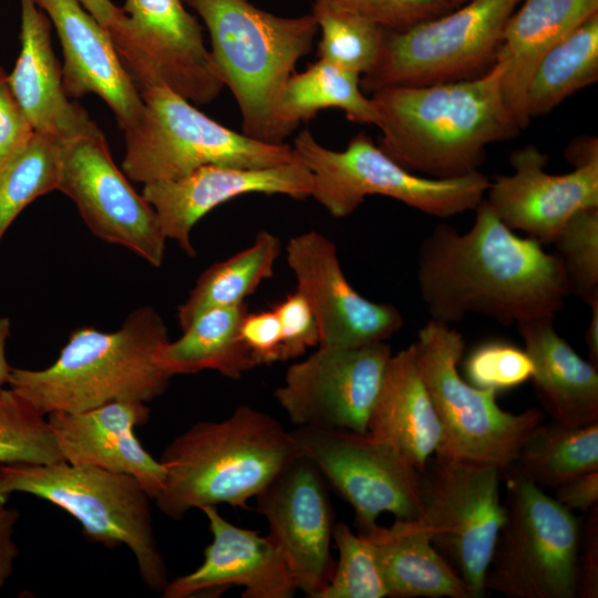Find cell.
Wrapping results in <instances>:
<instances>
[{
    "label": "cell",
    "instance_id": "obj_47",
    "mask_svg": "<svg viewBox=\"0 0 598 598\" xmlns=\"http://www.w3.org/2000/svg\"><path fill=\"white\" fill-rule=\"evenodd\" d=\"M79 1L106 30L118 24L125 16L123 9L116 7L111 0Z\"/></svg>",
    "mask_w": 598,
    "mask_h": 598
},
{
    "label": "cell",
    "instance_id": "obj_2",
    "mask_svg": "<svg viewBox=\"0 0 598 598\" xmlns=\"http://www.w3.org/2000/svg\"><path fill=\"white\" fill-rule=\"evenodd\" d=\"M506 58L483 74L450 83L394 86L371 94L378 146L412 173L454 178L478 171L486 146L520 128L503 93Z\"/></svg>",
    "mask_w": 598,
    "mask_h": 598
},
{
    "label": "cell",
    "instance_id": "obj_14",
    "mask_svg": "<svg viewBox=\"0 0 598 598\" xmlns=\"http://www.w3.org/2000/svg\"><path fill=\"white\" fill-rule=\"evenodd\" d=\"M183 0H126L124 18L107 30L140 89L163 84L189 102L207 104L224 87L198 20Z\"/></svg>",
    "mask_w": 598,
    "mask_h": 598
},
{
    "label": "cell",
    "instance_id": "obj_18",
    "mask_svg": "<svg viewBox=\"0 0 598 598\" xmlns=\"http://www.w3.org/2000/svg\"><path fill=\"white\" fill-rule=\"evenodd\" d=\"M286 257L297 289L308 300L319 329V346L359 347L391 338L403 324L392 305L361 296L348 281L334 244L310 230L292 237Z\"/></svg>",
    "mask_w": 598,
    "mask_h": 598
},
{
    "label": "cell",
    "instance_id": "obj_48",
    "mask_svg": "<svg viewBox=\"0 0 598 598\" xmlns=\"http://www.w3.org/2000/svg\"><path fill=\"white\" fill-rule=\"evenodd\" d=\"M566 159L574 167L582 166L598 161V140L596 137H581L575 140L566 150Z\"/></svg>",
    "mask_w": 598,
    "mask_h": 598
},
{
    "label": "cell",
    "instance_id": "obj_42",
    "mask_svg": "<svg viewBox=\"0 0 598 598\" xmlns=\"http://www.w3.org/2000/svg\"><path fill=\"white\" fill-rule=\"evenodd\" d=\"M240 338L256 365L281 361V328L272 309L248 311L240 326Z\"/></svg>",
    "mask_w": 598,
    "mask_h": 598
},
{
    "label": "cell",
    "instance_id": "obj_10",
    "mask_svg": "<svg viewBox=\"0 0 598 598\" xmlns=\"http://www.w3.org/2000/svg\"><path fill=\"white\" fill-rule=\"evenodd\" d=\"M413 344L423 382L444 433L441 456L489 464L503 472L512 466L528 433L542 422L539 410H503L497 392L478 389L458 372L465 351L461 332L430 319Z\"/></svg>",
    "mask_w": 598,
    "mask_h": 598
},
{
    "label": "cell",
    "instance_id": "obj_50",
    "mask_svg": "<svg viewBox=\"0 0 598 598\" xmlns=\"http://www.w3.org/2000/svg\"><path fill=\"white\" fill-rule=\"evenodd\" d=\"M9 336L10 319L8 317H0V393L3 391L4 384H8L12 371V367H10L6 354Z\"/></svg>",
    "mask_w": 598,
    "mask_h": 598
},
{
    "label": "cell",
    "instance_id": "obj_32",
    "mask_svg": "<svg viewBox=\"0 0 598 598\" xmlns=\"http://www.w3.org/2000/svg\"><path fill=\"white\" fill-rule=\"evenodd\" d=\"M597 80L598 13L551 47L536 64L525 96L528 120L548 114Z\"/></svg>",
    "mask_w": 598,
    "mask_h": 598
},
{
    "label": "cell",
    "instance_id": "obj_8",
    "mask_svg": "<svg viewBox=\"0 0 598 598\" xmlns=\"http://www.w3.org/2000/svg\"><path fill=\"white\" fill-rule=\"evenodd\" d=\"M292 147L312 173L311 196L336 218L351 215L365 197L373 195L448 218L475 210L491 182L478 171L454 178L416 175L388 156L364 132L354 135L343 151H332L306 128L293 140Z\"/></svg>",
    "mask_w": 598,
    "mask_h": 598
},
{
    "label": "cell",
    "instance_id": "obj_25",
    "mask_svg": "<svg viewBox=\"0 0 598 598\" xmlns=\"http://www.w3.org/2000/svg\"><path fill=\"white\" fill-rule=\"evenodd\" d=\"M368 432L391 443L419 472L432 456L444 454L442 424L419 371L413 344L391 355Z\"/></svg>",
    "mask_w": 598,
    "mask_h": 598
},
{
    "label": "cell",
    "instance_id": "obj_5",
    "mask_svg": "<svg viewBox=\"0 0 598 598\" xmlns=\"http://www.w3.org/2000/svg\"><path fill=\"white\" fill-rule=\"evenodd\" d=\"M205 23L212 58L233 93L243 134L280 144L288 136L280 102L297 62L311 52L318 24L311 13L279 17L248 0H183Z\"/></svg>",
    "mask_w": 598,
    "mask_h": 598
},
{
    "label": "cell",
    "instance_id": "obj_23",
    "mask_svg": "<svg viewBox=\"0 0 598 598\" xmlns=\"http://www.w3.org/2000/svg\"><path fill=\"white\" fill-rule=\"evenodd\" d=\"M213 536L203 563L168 581L164 598H188L229 586L244 588L243 598H291L297 588L290 570L267 536L234 525L217 506L200 508Z\"/></svg>",
    "mask_w": 598,
    "mask_h": 598
},
{
    "label": "cell",
    "instance_id": "obj_1",
    "mask_svg": "<svg viewBox=\"0 0 598 598\" xmlns=\"http://www.w3.org/2000/svg\"><path fill=\"white\" fill-rule=\"evenodd\" d=\"M465 233L439 224L417 258L420 295L432 320L453 324L478 315L502 324L555 318L570 295L557 257L519 237L486 202Z\"/></svg>",
    "mask_w": 598,
    "mask_h": 598
},
{
    "label": "cell",
    "instance_id": "obj_44",
    "mask_svg": "<svg viewBox=\"0 0 598 598\" xmlns=\"http://www.w3.org/2000/svg\"><path fill=\"white\" fill-rule=\"evenodd\" d=\"M578 597H598V506L581 524L578 553Z\"/></svg>",
    "mask_w": 598,
    "mask_h": 598
},
{
    "label": "cell",
    "instance_id": "obj_39",
    "mask_svg": "<svg viewBox=\"0 0 598 598\" xmlns=\"http://www.w3.org/2000/svg\"><path fill=\"white\" fill-rule=\"evenodd\" d=\"M472 385L495 392L511 390L532 379L534 363L524 348L503 340L476 346L464 362Z\"/></svg>",
    "mask_w": 598,
    "mask_h": 598
},
{
    "label": "cell",
    "instance_id": "obj_15",
    "mask_svg": "<svg viewBox=\"0 0 598 598\" xmlns=\"http://www.w3.org/2000/svg\"><path fill=\"white\" fill-rule=\"evenodd\" d=\"M59 150L58 190L72 199L89 229L159 267L167 238L156 213L116 166L95 122L84 133L59 141Z\"/></svg>",
    "mask_w": 598,
    "mask_h": 598
},
{
    "label": "cell",
    "instance_id": "obj_3",
    "mask_svg": "<svg viewBox=\"0 0 598 598\" xmlns=\"http://www.w3.org/2000/svg\"><path fill=\"white\" fill-rule=\"evenodd\" d=\"M168 341L161 315L143 306L116 331L74 329L51 365L12 368L8 385L47 415L82 412L113 401L147 403L163 395L173 378L161 361Z\"/></svg>",
    "mask_w": 598,
    "mask_h": 598
},
{
    "label": "cell",
    "instance_id": "obj_36",
    "mask_svg": "<svg viewBox=\"0 0 598 598\" xmlns=\"http://www.w3.org/2000/svg\"><path fill=\"white\" fill-rule=\"evenodd\" d=\"M63 461L48 416L13 389L0 393V464Z\"/></svg>",
    "mask_w": 598,
    "mask_h": 598
},
{
    "label": "cell",
    "instance_id": "obj_26",
    "mask_svg": "<svg viewBox=\"0 0 598 598\" xmlns=\"http://www.w3.org/2000/svg\"><path fill=\"white\" fill-rule=\"evenodd\" d=\"M534 363L535 391L554 421L568 425L598 422V369L556 331L554 318L516 326Z\"/></svg>",
    "mask_w": 598,
    "mask_h": 598
},
{
    "label": "cell",
    "instance_id": "obj_33",
    "mask_svg": "<svg viewBox=\"0 0 598 598\" xmlns=\"http://www.w3.org/2000/svg\"><path fill=\"white\" fill-rule=\"evenodd\" d=\"M329 107L342 110L351 122L377 126V111L361 89L360 75L319 59L288 80L280 102L282 127L290 135L301 122Z\"/></svg>",
    "mask_w": 598,
    "mask_h": 598
},
{
    "label": "cell",
    "instance_id": "obj_13",
    "mask_svg": "<svg viewBox=\"0 0 598 598\" xmlns=\"http://www.w3.org/2000/svg\"><path fill=\"white\" fill-rule=\"evenodd\" d=\"M290 434L298 454L353 508L358 530L383 513L422 516L421 472L391 443L368 431L333 427L296 426Z\"/></svg>",
    "mask_w": 598,
    "mask_h": 598
},
{
    "label": "cell",
    "instance_id": "obj_51",
    "mask_svg": "<svg viewBox=\"0 0 598 598\" xmlns=\"http://www.w3.org/2000/svg\"><path fill=\"white\" fill-rule=\"evenodd\" d=\"M452 7L467 2L468 0H447Z\"/></svg>",
    "mask_w": 598,
    "mask_h": 598
},
{
    "label": "cell",
    "instance_id": "obj_27",
    "mask_svg": "<svg viewBox=\"0 0 598 598\" xmlns=\"http://www.w3.org/2000/svg\"><path fill=\"white\" fill-rule=\"evenodd\" d=\"M597 13L598 0H524L507 20L498 50L507 61L503 93L520 130L530 122L525 96L536 64L551 47Z\"/></svg>",
    "mask_w": 598,
    "mask_h": 598
},
{
    "label": "cell",
    "instance_id": "obj_28",
    "mask_svg": "<svg viewBox=\"0 0 598 598\" xmlns=\"http://www.w3.org/2000/svg\"><path fill=\"white\" fill-rule=\"evenodd\" d=\"M372 544L391 598H471L451 564L432 543L421 518H395L389 526L378 523L359 529Z\"/></svg>",
    "mask_w": 598,
    "mask_h": 598
},
{
    "label": "cell",
    "instance_id": "obj_43",
    "mask_svg": "<svg viewBox=\"0 0 598 598\" xmlns=\"http://www.w3.org/2000/svg\"><path fill=\"white\" fill-rule=\"evenodd\" d=\"M33 133L10 86L9 73L0 66V171Z\"/></svg>",
    "mask_w": 598,
    "mask_h": 598
},
{
    "label": "cell",
    "instance_id": "obj_46",
    "mask_svg": "<svg viewBox=\"0 0 598 598\" xmlns=\"http://www.w3.org/2000/svg\"><path fill=\"white\" fill-rule=\"evenodd\" d=\"M9 494L0 491V589L14 570L19 549L14 542V527L19 518L16 508L8 507Z\"/></svg>",
    "mask_w": 598,
    "mask_h": 598
},
{
    "label": "cell",
    "instance_id": "obj_40",
    "mask_svg": "<svg viewBox=\"0 0 598 598\" xmlns=\"http://www.w3.org/2000/svg\"><path fill=\"white\" fill-rule=\"evenodd\" d=\"M363 17L390 32H401L439 17L447 0H320Z\"/></svg>",
    "mask_w": 598,
    "mask_h": 598
},
{
    "label": "cell",
    "instance_id": "obj_31",
    "mask_svg": "<svg viewBox=\"0 0 598 598\" xmlns=\"http://www.w3.org/2000/svg\"><path fill=\"white\" fill-rule=\"evenodd\" d=\"M508 468L540 487L550 488L598 471V422L586 425L557 421L538 423Z\"/></svg>",
    "mask_w": 598,
    "mask_h": 598
},
{
    "label": "cell",
    "instance_id": "obj_37",
    "mask_svg": "<svg viewBox=\"0 0 598 598\" xmlns=\"http://www.w3.org/2000/svg\"><path fill=\"white\" fill-rule=\"evenodd\" d=\"M332 540L339 559L316 598H385L386 586L370 540L343 522L334 524Z\"/></svg>",
    "mask_w": 598,
    "mask_h": 598
},
{
    "label": "cell",
    "instance_id": "obj_19",
    "mask_svg": "<svg viewBox=\"0 0 598 598\" xmlns=\"http://www.w3.org/2000/svg\"><path fill=\"white\" fill-rule=\"evenodd\" d=\"M548 157L533 145L512 153L513 173L489 182L484 200L512 230L553 244L577 212L598 207V161L565 174L545 171Z\"/></svg>",
    "mask_w": 598,
    "mask_h": 598
},
{
    "label": "cell",
    "instance_id": "obj_9",
    "mask_svg": "<svg viewBox=\"0 0 598 598\" xmlns=\"http://www.w3.org/2000/svg\"><path fill=\"white\" fill-rule=\"evenodd\" d=\"M505 520L485 589L509 598L578 597L581 522L543 487L504 471Z\"/></svg>",
    "mask_w": 598,
    "mask_h": 598
},
{
    "label": "cell",
    "instance_id": "obj_29",
    "mask_svg": "<svg viewBox=\"0 0 598 598\" xmlns=\"http://www.w3.org/2000/svg\"><path fill=\"white\" fill-rule=\"evenodd\" d=\"M247 303L216 307L199 313L175 341L162 350L161 361L174 377L204 370L238 380L256 365L240 338Z\"/></svg>",
    "mask_w": 598,
    "mask_h": 598
},
{
    "label": "cell",
    "instance_id": "obj_16",
    "mask_svg": "<svg viewBox=\"0 0 598 598\" xmlns=\"http://www.w3.org/2000/svg\"><path fill=\"white\" fill-rule=\"evenodd\" d=\"M391 347L375 342L359 347L318 346L292 363L274 396L295 426L367 432Z\"/></svg>",
    "mask_w": 598,
    "mask_h": 598
},
{
    "label": "cell",
    "instance_id": "obj_34",
    "mask_svg": "<svg viewBox=\"0 0 598 598\" xmlns=\"http://www.w3.org/2000/svg\"><path fill=\"white\" fill-rule=\"evenodd\" d=\"M59 179V140L34 132L0 171V240L29 204L58 190Z\"/></svg>",
    "mask_w": 598,
    "mask_h": 598
},
{
    "label": "cell",
    "instance_id": "obj_6",
    "mask_svg": "<svg viewBox=\"0 0 598 598\" xmlns=\"http://www.w3.org/2000/svg\"><path fill=\"white\" fill-rule=\"evenodd\" d=\"M0 491L48 501L73 516L92 543L110 549L127 546L144 585L161 594L168 573L155 537L151 497L133 476L92 465L0 464Z\"/></svg>",
    "mask_w": 598,
    "mask_h": 598
},
{
    "label": "cell",
    "instance_id": "obj_24",
    "mask_svg": "<svg viewBox=\"0 0 598 598\" xmlns=\"http://www.w3.org/2000/svg\"><path fill=\"white\" fill-rule=\"evenodd\" d=\"M20 52L9 73L10 86L37 133L59 141L73 138L94 123L71 102L63 85L62 66L51 41V21L34 0H19Z\"/></svg>",
    "mask_w": 598,
    "mask_h": 598
},
{
    "label": "cell",
    "instance_id": "obj_30",
    "mask_svg": "<svg viewBox=\"0 0 598 598\" xmlns=\"http://www.w3.org/2000/svg\"><path fill=\"white\" fill-rule=\"evenodd\" d=\"M280 251L279 238L262 229L249 247L205 269L177 309L181 329L205 310L244 302L274 276Z\"/></svg>",
    "mask_w": 598,
    "mask_h": 598
},
{
    "label": "cell",
    "instance_id": "obj_45",
    "mask_svg": "<svg viewBox=\"0 0 598 598\" xmlns=\"http://www.w3.org/2000/svg\"><path fill=\"white\" fill-rule=\"evenodd\" d=\"M554 491L553 497L563 506L587 514L598 506V471L575 476Z\"/></svg>",
    "mask_w": 598,
    "mask_h": 598
},
{
    "label": "cell",
    "instance_id": "obj_41",
    "mask_svg": "<svg viewBox=\"0 0 598 598\" xmlns=\"http://www.w3.org/2000/svg\"><path fill=\"white\" fill-rule=\"evenodd\" d=\"M272 310L281 328V361L301 357L307 349L319 346V329L306 297L297 289L288 293Z\"/></svg>",
    "mask_w": 598,
    "mask_h": 598
},
{
    "label": "cell",
    "instance_id": "obj_38",
    "mask_svg": "<svg viewBox=\"0 0 598 598\" xmlns=\"http://www.w3.org/2000/svg\"><path fill=\"white\" fill-rule=\"evenodd\" d=\"M570 293L587 305L598 298V207L573 215L553 243Z\"/></svg>",
    "mask_w": 598,
    "mask_h": 598
},
{
    "label": "cell",
    "instance_id": "obj_20",
    "mask_svg": "<svg viewBox=\"0 0 598 598\" xmlns=\"http://www.w3.org/2000/svg\"><path fill=\"white\" fill-rule=\"evenodd\" d=\"M313 176L300 161L265 168L203 166L190 174L143 185L142 195L154 208L163 234L189 257L195 225L217 206L246 194L311 196Z\"/></svg>",
    "mask_w": 598,
    "mask_h": 598
},
{
    "label": "cell",
    "instance_id": "obj_17",
    "mask_svg": "<svg viewBox=\"0 0 598 598\" xmlns=\"http://www.w3.org/2000/svg\"><path fill=\"white\" fill-rule=\"evenodd\" d=\"M266 535L283 557L297 590L316 598L329 581L334 518L326 480L298 454L255 497Z\"/></svg>",
    "mask_w": 598,
    "mask_h": 598
},
{
    "label": "cell",
    "instance_id": "obj_11",
    "mask_svg": "<svg viewBox=\"0 0 598 598\" xmlns=\"http://www.w3.org/2000/svg\"><path fill=\"white\" fill-rule=\"evenodd\" d=\"M522 0H468L401 32L386 31L381 58L360 76L365 94L471 79L495 62L507 20Z\"/></svg>",
    "mask_w": 598,
    "mask_h": 598
},
{
    "label": "cell",
    "instance_id": "obj_22",
    "mask_svg": "<svg viewBox=\"0 0 598 598\" xmlns=\"http://www.w3.org/2000/svg\"><path fill=\"white\" fill-rule=\"evenodd\" d=\"M47 416L64 461L128 474L152 499L158 496L165 468L134 433L150 419L145 402L113 401L82 412H52Z\"/></svg>",
    "mask_w": 598,
    "mask_h": 598
},
{
    "label": "cell",
    "instance_id": "obj_21",
    "mask_svg": "<svg viewBox=\"0 0 598 598\" xmlns=\"http://www.w3.org/2000/svg\"><path fill=\"white\" fill-rule=\"evenodd\" d=\"M54 25L64 63L63 85L69 97L95 94L125 131L140 118L143 100L122 63L106 29L79 0H34Z\"/></svg>",
    "mask_w": 598,
    "mask_h": 598
},
{
    "label": "cell",
    "instance_id": "obj_7",
    "mask_svg": "<svg viewBox=\"0 0 598 598\" xmlns=\"http://www.w3.org/2000/svg\"><path fill=\"white\" fill-rule=\"evenodd\" d=\"M143 111L124 131V174L148 184L184 177L207 165L265 168L299 161L289 144L267 143L208 117L171 87L141 89Z\"/></svg>",
    "mask_w": 598,
    "mask_h": 598
},
{
    "label": "cell",
    "instance_id": "obj_49",
    "mask_svg": "<svg viewBox=\"0 0 598 598\" xmlns=\"http://www.w3.org/2000/svg\"><path fill=\"white\" fill-rule=\"evenodd\" d=\"M590 319L586 330L585 340L589 353V361L598 365V298L588 303Z\"/></svg>",
    "mask_w": 598,
    "mask_h": 598
},
{
    "label": "cell",
    "instance_id": "obj_12",
    "mask_svg": "<svg viewBox=\"0 0 598 598\" xmlns=\"http://www.w3.org/2000/svg\"><path fill=\"white\" fill-rule=\"evenodd\" d=\"M503 477L496 466L441 455L432 456L421 472L420 518L471 598L487 592L485 577L505 520L499 493Z\"/></svg>",
    "mask_w": 598,
    "mask_h": 598
},
{
    "label": "cell",
    "instance_id": "obj_4",
    "mask_svg": "<svg viewBox=\"0 0 598 598\" xmlns=\"http://www.w3.org/2000/svg\"><path fill=\"white\" fill-rule=\"evenodd\" d=\"M297 455L290 431L268 413L241 405L221 421L193 424L167 444L159 458L165 482L154 501L175 520L205 506L246 509Z\"/></svg>",
    "mask_w": 598,
    "mask_h": 598
},
{
    "label": "cell",
    "instance_id": "obj_35",
    "mask_svg": "<svg viewBox=\"0 0 598 598\" xmlns=\"http://www.w3.org/2000/svg\"><path fill=\"white\" fill-rule=\"evenodd\" d=\"M311 14L321 32L319 59L360 76L375 68L383 51L386 30L320 0L313 1Z\"/></svg>",
    "mask_w": 598,
    "mask_h": 598
}]
</instances>
